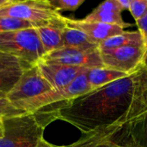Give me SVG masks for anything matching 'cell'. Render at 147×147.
I'll return each mask as SVG.
<instances>
[{"instance_id":"1","label":"cell","mask_w":147,"mask_h":147,"mask_svg":"<svg viewBox=\"0 0 147 147\" xmlns=\"http://www.w3.org/2000/svg\"><path fill=\"white\" fill-rule=\"evenodd\" d=\"M136 71L124 78L62 102L50 112L43 113L47 114L50 122L64 121L77 127L83 135L105 130L129 108L136 83Z\"/></svg>"},{"instance_id":"2","label":"cell","mask_w":147,"mask_h":147,"mask_svg":"<svg viewBox=\"0 0 147 147\" xmlns=\"http://www.w3.org/2000/svg\"><path fill=\"white\" fill-rule=\"evenodd\" d=\"M109 141L119 147H147V68L136 71V83L131 104L125 114L105 130L83 135L67 147H86Z\"/></svg>"},{"instance_id":"3","label":"cell","mask_w":147,"mask_h":147,"mask_svg":"<svg viewBox=\"0 0 147 147\" xmlns=\"http://www.w3.org/2000/svg\"><path fill=\"white\" fill-rule=\"evenodd\" d=\"M3 121L0 147H40L47 143L43 139L45 127L49 123L45 113H25L3 118Z\"/></svg>"},{"instance_id":"4","label":"cell","mask_w":147,"mask_h":147,"mask_svg":"<svg viewBox=\"0 0 147 147\" xmlns=\"http://www.w3.org/2000/svg\"><path fill=\"white\" fill-rule=\"evenodd\" d=\"M0 52L14 56L28 65H37L46 54L36 28L0 34Z\"/></svg>"},{"instance_id":"5","label":"cell","mask_w":147,"mask_h":147,"mask_svg":"<svg viewBox=\"0 0 147 147\" xmlns=\"http://www.w3.org/2000/svg\"><path fill=\"white\" fill-rule=\"evenodd\" d=\"M87 70L78 76V78L69 85L64 88L53 89L39 96L18 102L13 103L12 105L24 113H37L41 109L55 103H62L84 96L94 90L87 79Z\"/></svg>"},{"instance_id":"6","label":"cell","mask_w":147,"mask_h":147,"mask_svg":"<svg viewBox=\"0 0 147 147\" xmlns=\"http://www.w3.org/2000/svg\"><path fill=\"white\" fill-rule=\"evenodd\" d=\"M0 16H9L29 22L37 27L47 25L62 16L49 4L48 0H11L0 8Z\"/></svg>"},{"instance_id":"7","label":"cell","mask_w":147,"mask_h":147,"mask_svg":"<svg viewBox=\"0 0 147 147\" xmlns=\"http://www.w3.org/2000/svg\"><path fill=\"white\" fill-rule=\"evenodd\" d=\"M52 90H53L52 85L44 78L38 65H34L23 69L18 82L6 97L13 104L39 96Z\"/></svg>"},{"instance_id":"8","label":"cell","mask_w":147,"mask_h":147,"mask_svg":"<svg viewBox=\"0 0 147 147\" xmlns=\"http://www.w3.org/2000/svg\"><path fill=\"white\" fill-rule=\"evenodd\" d=\"M99 52L104 67L131 75L141 65L145 47L130 46Z\"/></svg>"},{"instance_id":"9","label":"cell","mask_w":147,"mask_h":147,"mask_svg":"<svg viewBox=\"0 0 147 147\" xmlns=\"http://www.w3.org/2000/svg\"><path fill=\"white\" fill-rule=\"evenodd\" d=\"M41 61L50 64H59L84 68L103 67L99 49L79 50L62 47L46 53Z\"/></svg>"},{"instance_id":"10","label":"cell","mask_w":147,"mask_h":147,"mask_svg":"<svg viewBox=\"0 0 147 147\" xmlns=\"http://www.w3.org/2000/svg\"><path fill=\"white\" fill-rule=\"evenodd\" d=\"M37 65L44 78L53 89H61L69 85L78 76L88 69L78 66L50 64L44 61H40Z\"/></svg>"},{"instance_id":"11","label":"cell","mask_w":147,"mask_h":147,"mask_svg":"<svg viewBox=\"0 0 147 147\" xmlns=\"http://www.w3.org/2000/svg\"><path fill=\"white\" fill-rule=\"evenodd\" d=\"M65 21L67 27L82 31L93 43L98 47L107 39L122 33L125 29L124 28L116 25H109L95 22H86L83 19L76 20L65 17Z\"/></svg>"},{"instance_id":"12","label":"cell","mask_w":147,"mask_h":147,"mask_svg":"<svg viewBox=\"0 0 147 147\" xmlns=\"http://www.w3.org/2000/svg\"><path fill=\"white\" fill-rule=\"evenodd\" d=\"M122 9L117 0H107L100 3L83 20L86 22H95L109 25H116L127 28L131 24L126 23L121 16Z\"/></svg>"},{"instance_id":"13","label":"cell","mask_w":147,"mask_h":147,"mask_svg":"<svg viewBox=\"0 0 147 147\" xmlns=\"http://www.w3.org/2000/svg\"><path fill=\"white\" fill-rule=\"evenodd\" d=\"M65 17L60 18L43 26L36 28L39 38L46 53L63 47V31L66 27Z\"/></svg>"},{"instance_id":"14","label":"cell","mask_w":147,"mask_h":147,"mask_svg":"<svg viewBox=\"0 0 147 147\" xmlns=\"http://www.w3.org/2000/svg\"><path fill=\"white\" fill-rule=\"evenodd\" d=\"M146 41L139 31H123L122 33L114 35L102 42L98 49L107 50L123 47H145Z\"/></svg>"},{"instance_id":"15","label":"cell","mask_w":147,"mask_h":147,"mask_svg":"<svg viewBox=\"0 0 147 147\" xmlns=\"http://www.w3.org/2000/svg\"><path fill=\"white\" fill-rule=\"evenodd\" d=\"M129 75L104 66L89 68L86 71L87 79L93 90L103 87L110 83L115 82Z\"/></svg>"},{"instance_id":"16","label":"cell","mask_w":147,"mask_h":147,"mask_svg":"<svg viewBox=\"0 0 147 147\" xmlns=\"http://www.w3.org/2000/svg\"><path fill=\"white\" fill-rule=\"evenodd\" d=\"M62 39L63 47L79 50H92L98 48V46L93 43L82 31L67 26L64 28Z\"/></svg>"},{"instance_id":"17","label":"cell","mask_w":147,"mask_h":147,"mask_svg":"<svg viewBox=\"0 0 147 147\" xmlns=\"http://www.w3.org/2000/svg\"><path fill=\"white\" fill-rule=\"evenodd\" d=\"M23 68L0 71V93L7 95L18 82Z\"/></svg>"},{"instance_id":"18","label":"cell","mask_w":147,"mask_h":147,"mask_svg":"<svg viewBox=\"0 0 147 147\" xmlns=\"http://www.w3.org/2000/svg\"><path fill=\"white\" fill-rule=\"evenodd\" d=\"M29 28H37V26L21 19L9 16H0V34Z\"/></svg>"},{"instance_id":"19","label":"cell","mask_w":147,"mask_h":147,"mask_svg":"<svg viewBox=\"0 0 147 147\" xmlns=\"http://www.w3.org/2000/svg\"><path fill=\"white\" fill-rule=\"evenodd\" d=\"M48 3L58 12L62 10L74 11L84 3V0H48Z\"/></svg>"},{"instance_id":"20","label":"cell","mask_w":147,"mask_h":147,"mask_svg":"<svg viewBox=\"0 0 147 147\" xmlns=\"http://www.w3.org/2000/svg\"><path fill=\"white\" fill-rule=\"evenodd\" d=\"M30 65L22 62L17 58L0 52V71L13 68H27Z\"/></svg>"},{"instance_id":"21","label":"cell","mask_w":147,"mask_h":147,"mask_svg":"<svg viewBox=\"0 0 147 147\" xmlns=\"http://www.w3.org/2000/svg\"><path fill=\"white\" fill-rule=\"evenodd\" d=\"M25 114L23 111L15 108L7 99L6 95L0 93V116L3 118H8Z\"/></svg>"},{"instance_id":"22","label":"cell","mask_w":147,"mask_h":147,"mask_svg":"<svg viewBox=\"0 0 147 147\" xmlns=\"http://www.w3.org/2000/svg\"><path fill=\"white\" fill-rule=\"evenodd\" d=\"M129 11L137 22L147 12V0H132Z\"/></svg>"},{"instance_id":"23","label":"cell","mask_w":147,"mask_h":147,"mask_svg":"<svg viewBox=\"0 0 147 147\" xmlns=\"http://www.w3.org/2000/svg\"><path fill=\"white\" fill-rule=\"evenodd\" d=\"M136 24L138 26V31L141 34L146 41L147 40V12L136 22Z\"/></svg>"},{"instance_id":"24","label":"cell","mask_w":147,"mask_h":147,"mask_svg":"<svg viewBox=\"0 0 147 147\" xmlns=\"http://www.w3.org/2000/svg\"><path fill=\"white\" fill-rule=\"evenodd\" d=\"M86 147H119L118 146H116L115 144L109 142V141H101L98 143H96L94 145L89 146Z\"/></svg>"},{"instance_id":"25","label":"cell","mask_w":147,"mask_h":147,"mask_svg":"<svg viewBox=\"0 0 147 147\" xmlns=\"http://www.w3.org/2000/svg\"><path fill=\"white\" fill-rule=\"evenodd\" d=\"M117 1H118V3H119V5L122 10L129 9L132 0H117Z\"/></svg>"},{"instance_id":"26","label":"cell","mask_w":147,"mask_h":147,"mask_svg":"<svg viewBox=\"0 0 147 147\" xmlns=\"http://www.w3.org/2000/svg\"><path fill=\"white\" fill-rule=\"evenodd\" d=\"M141 65L147 68V40H146V45H145V54L141 62Z\"/></svg>"},{"instance_id":"27","label":"cell","mask_w":147,"mask_h":147,"mask_svg":"<svg viewBox=\"0 0 147 147\" xmlns=\"http://www.w3.org/2000/svg\"><path fill=\"white\" fill-rule=\"evenodd\" d=\"M3 117L0 116V138L3 137Z\"/></svg>"},{"instance_id":"28","label":"cell","mask_w":147,"mask_h":147,"mask_svg":"<svg viewBox=\"0 0 147 147\" xmlns=\"http://www.w3.org/2000/svg\"><path fill=\"white\" fill-rule=\"evenodd\" d=\"M11 0H0V8H2L3 6L8 4Z\"/></svg>"},{"instance_id":"29","label":"cell","mask_w":147,"mask_h":147,"mask_svg":"<svg viewBox=\"0 0 147 147\" xmlns=\"http://www.w3.org/2000/svg\"><path fill=\"white\" fill-rule=\"evenodd\" d=\"M40 147H66V146H56L51 145V144H49V143H47L46 145H44V146H40Z\"/></svg>"}]
</instances>
